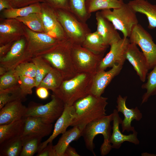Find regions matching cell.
<instances>
[{
    "instance_id": "1",
    "label": "cell",
    "mask_w": 156,
    "mask_h": 156,
    "mask_svg": "<svg viewBox=\"0 0 156 156\" xmlns=\"http://www.w3.org/2000/svg\"><path fill=\"white\" fill-rule=\"evenodd\" d=\"M107 99L90 94L77 101L73 105L75 112L70 126H77L83 130L88 123L106 116Z\"/></svg>"
},
{
    "instance_id": "2",
    "label": "cell",
    "mask_w": 156,
    "mask_h": 156,
    "mask_svg": "<svg viewBox=\"0 0 156 156\" xmlns=\"http://www.w3.org/2000/svg\"><path fill=\"white\" fill-rule=\"evenodd\" d=\"M73 44L68 38L61 40L48 50L38 56L57 70L64 80L71 79L77 74L72 57Z\"/></svg>"
},
{
    "instance_id": "3",
    "label": "cell",
    "mask_w": 156,
    "mask_h": 156,
    "mask_svg": "<svg viewBox=\"0 0 156 156\" xmlns=\"http://www.w3.org/2000/svg\"><path fill=\"white\" fill-rule=\"evenodd\" d=\"M93 75L88 73H78L71 79L64 80L53 93L65 104L73 105L78 100L90 94Z\"/></svg>"
},
{
    "instance_id": "4",
    "label": "cell",
    "mask_w": 156,
    "mask_h": 156,
    "mask_svg": "<svg viewBox=\"0 0 156 156\" xmlns=\"http://www.w3.org/2000/svg\"><path fill=\"white\" fill-rule=\"evenodd\" d=\"M113 119L112 113L101 118L90 122L83 129L81 136L83 138L86 146L94 155H96L94 151L95 146L93 141L97 135L102 134L103 137V142L100 149L101 155H106L112 148L110 139L112 129L111 122Z\"/></svg>"
},
{
    "instance_id": "5",
    "label": "cell",
    "mask_w": 156,
    "mask_h": 156,
    "mask_svg": "<svg viewBox=\"0 0 156 156\" xmlns=\"http://www.w3.org/2000/svg\"><path fill=\"white\" fill-rule=\"evenodd\" d=\"M102 16L111 22L115 29L120 31L123 37H129L134 27L138 24L136 12L127 3L119 8L101 10Z\"/></svg>"
},
{
    "instance_id": "6",
    "label": "cell",
    "mask_w": 156,
    "mask_h": 156,
    "mask_svg": "<svg viewBox=\"0 0 156 156\" xmlns=\"http://www.w3.org/2000/svg\"><path fill=\"white\" fill-rule=\"evenodd\" d=\"M58 21L67 38L73 44H81L91 31L86 23L79 20L69 10L55 9Z\"/></svg>"
},
{
    "instance_id": "7",
    "label": "cell",
    "mask_w": 156,
    "mask_h": 156,
    "mask_svg": "<svg viewBox=\"0 0 156 156\" xmlns=\"http://www.w3.org/2000/svg\"><path fill=\"white\" fill-rule=\"evenodd\" d=\"M104 54H96L81 44H73L72 57L77 73H88L94 75L97 72Z\"/></svg>"
},
{
    "instance_id": "8",
    "label": "cell",
    "mask_w": 156,
    "mask_h": 156,
    "mask_svg": "<svg viewBox=\"0 0 156 156\" xmlns=\"http://www.w3.org/2000/svg\"><path fill=\"white\" fill-rule=\"evenodd\" d=\"M51 98V100L44 105L31 102L27 107L25 117H39L49 123H53L62 114L65 104L53 93Z\"/></svg>"
},
{
    "instance_id": "9",
    "label": "cell",
    "mask_w": 156,
    "mask_h": 156,
    "mask_svg": "<svg viewBox=\"0 0 156 156\" xmlns=\"http://www.w3.org/2000/svg\"><path fill=\"white\" fill-rule=\"evenodd\" d=\"M129 40L141 48L147 61L149 69L156 66V44L150 34L139 23L133 28Z\"/></svg>"
},
{
    "instance_id": "10",
    "label": "cell",
    "mask_w": 156,
    "mask_h": 156,
    "mask_svg": "<svg viewBox=\"0 0 156 156\" xmlns=\"http://www.w3.org/2000/svg\"><path fill=\"white\" fill-rule=\"evenodd\" d=\"M25 28L26 50L33 57L43 53L61 40L45 33L35 32L25 25Z\"/></svg>"
},
{
    "instance_id": "11",
    "label": "cell",
    "mask_w": 156,
    "mask_h": 156,
    "mask_svg": "<svg viewBox=\"0 0 156 156\" xmlns=\"http://www.w3.org/2000/svg\"><path fill=\"white\" fill-rule=\"evenodd\" d=\"M26 43L25 36L14 42L7 53L0 57V65L8 71L22 63L31 61L33 57L26 50Z\"/></svg>"
},
{
    "instance_id": "12",
    "label": "cell",
    "mask_w": 156,
    "mask_h": 156,
    "mask_svg": "<svg viewBox=\"0 0 156 156\" xmlns=\"http://www.w3.org/2000/svg\"><path fill=\"white\" fill-rule=\"evenodd\" d=\"M40 4L45 33L59 40L67 38L58 20L55 9L44 2L40 3Z\"/></svg>"
},
{
    "instance_id": "13",
    "label": "cell",
    "mask_w": 156,
    "mask_h": 156,
    "mask_svg": "<svg viewBox=\"0 0 156 156\" xmlns=\"http://www.w3.org/2000/svg\"><path fill=\"white\" fill-rule=\"evenodd\" d=\"M130 43L128 38H121L110 45L109 52L103 57L97 71L105 70L115 64L123 65L126 60V53Z\"/></svg>"
},
{
    "instance_id": "14",
    "label": "cell",
    "mask_w": 156,
    "mask_h": 156,
    "mask_svg": "<svg viewBox=\"0 0 156 156\" xmlns=\"http://www.w3.org/2000/svg\"><path fill=\"white\" fill-rule=\"evenodd\" d=\"M25 25L15 18H0V45L14 42L24 36Z\"/></svg>"
},
{
    "instance_id": "15",
    "label": "cell",
    "mask_w": 156,
    "mask_h": 156,
    "mask_svg": "<svg viewBox=\"0 0 156 156\" xmlns=\"http://www.w3.org/2000/svg\"><path fill=\"white\" fill-rule=\"evenodd\" d=\"M126 58L131 64L140 80L145 81L149 70L147 59L137 45L130 42L126 52Z\"/></svg>"
},
{
    "instance_id": "16",
    "label": "cell",
    "mask_w": 156,
    "mask_h": 156,
    "mask_svg": "<svg viewBox=\"0 0 156 156\" xmlns=\"http://www.w3.org/2000/svg\"><path fill=\"white\" fill-rule=\"evenodd\" d=\"M123 65L115 64L109 70L97 71L93 75L90 94L100 97L113 79L120 73Z\"/></svg>"
},
{
    "instance_id": "17",
    "label": "cell",
    "mask_w": 156,
    "mask_h": 156,
    "mask_svg": "<svg viewBox=\"0 0 156 156\" xmlns=\"http://www.w3.org/2000/svg\"><path fill=\"white\" fill-rule=\"evenodd\" d=\"M75 112V107L73 105L65 104L64 111L57 120L52 134L46 140L41 142L37 153L44 148L49 143L52 142L59 135L62 134L66 131L68 127L70 126Z\"/></svg>"
},
{
    "instance_id": "18",
    "label": "cell",
    "mask_w": 156,
    "mask_h": 156,
    "mask_svg": "<svg viewBox=\"0 0 156 156\" xmlns=\"http://www.w3.org/2000/svg\"><path fill=\"white\" fill-rule=\"evenodd\" d=\"M113 114V131L110 139L112 148L118 149L122 144L125 141L135 145L139 144L140 141L137 138V132L135 130L132 134L128 135L122 134L119 128V125L121 124L122 120L119 116L118 112L116 109H114Z\"/></svg>"
},
{
    "instance_id": "19",
    "label": "cell",
    "mask_w": 156,
    "mask_h": 156,
    "mask_svg": "<svg viewBox=\"0 0 156 156\" xmlns=\"http://www.w3.org/2000/svg\"><path fill=\"white\" fill-rule=\"evenodd\" d=\"M127 98V96L123 97L119 95L116 101V109L124 116L121 123L122 132L125 131L133 132L135 130L134 127L131 126V122L134 120L140 121L142 117V114L137 107L131 109L127 107L126 104Z\"/></svg>"
},
{
    "instance_id": "20",
    "label": "cell",
    "mask_w": 156,
    "mask_h": 156,
    "mask_svg": "<svg viewBox=\"0 0 156 156\" xmlns=\"http://www.w3.org/2000/svg\"><path fill=\"white\" fill-rule=\"evenodd\" d=\"M25 117L24 126L21 136L35 135L43 138L51 133L53 128L52 123H49L39 117Z\"/></svg>"
},
{
    "instance_id": "21",
    "label": "cell",
    "mask_w": 156,
    "mask_h": 156,
    "mask_svg": "<svg viewBox=\"0 0 156 156\" xmlns=\"http://www.w3.org/2000/svg\"><path fill=\"white\" fill-rule=\"evenodd\" d=\"M20 100L6 104L0 111V125L7 124L25 117L27 107Z\"/></svg>"
},
{
    "instance_id": "22",
    "label": "cell",
    "mask_w": 156,
    "mask_h": 156,
    "mask_svg": "<svg viewBox=\"0 0 156 156\" xmlns=\"http://www.w3.org/2000/svg\"><path fill=\"white\" fill-rule=\"evenodd\" d=\"M95 16L96 31L107 45L110 46L121 38L112 23L103 16L100 12L97 11Z\"/></svg>"
},
{
    "instance_id": "23",
    "label": "cell",
    "mask_w": 156,
    "mask_h": 156,
    "mask_svg": "<svg viewBox=\"0 0 156 156\" xmlns=\"http://www.w3.org/2000/svg\"><path fill=\"white\" fill-rule=\"evenodd\" d=\"M128 4L136 13L139 12L146 16L148 22L149 29L156 28V5L146 0H133L129 1Z\"/></svg>"
},
{
    "instance_id": "24",
    "label": "cell",
    "mask_w": 156,
    "mask_h": 156,
    "mask_svg": "<svg viewBox=\"0 0 156 156\" xmlns=\"http://www.w3.org/2000/svg\"><path fill=\"white\" fill-rule=\"evenodd\" d=\"M82 131L76 126L62 133L57 143L53 146L56 156H64L65 150L70 144L81 136Z\"/></svg>"
},
{
    "instance_id": "25",
    "label": "cell",
    "mask_w": 156,
    "mask_h": 156,
    "mask_svg": "<svg viewBox=\"0 0 156 156\" xmlns=\"http://www.w3.org/2000/svg\"><path fill=\"white\" fill-rule=\"evenodd\" d=\"M25 117L7 124L0 125V144L22 135Z\"/></svg>"
},
{
    "instance_id": "26",
    "label": "cell",
    "mask_w": 156,
    "mask_h": 156,
    "mask_svg": "<svg viewBox=\"0 0 156 156\" xmlns=\"http://www.w3.org/2000/svg\"><path fill=\"white\" fill-rule=\"evenodd\" d=\"M83 47L96 54H104L109 46L97 31L88 34L81 44Z\"/></svg>"
},
{
    "instance_id": "27",
    "label": "cell",
    "mask_w": 156,
    "mask_h": 156,
    "mask_svg": "<svg viewBox=\"0 0 156 156\" xmlns=\"http://www.w3.org/2000/svg\"><path fill=\"white\" fill-rule=\"evenodd\" d=\"M40 3H36L22 8L4 10L1 12L0 18H16L25 16L32 13H40Z\"/></svg>"
},
{
    "instance_id": "28",
    "label": "cell",
    "mask_w": 156,
    "mask_h": 156,
    "mask_svg": "<svg viewBox=\"0 0 156 156\" xmlns=\"http://www.w3.org/2000/svg\"><path fill=\"white\" fill-rule=\"evenodd\" d=\"M23 143L22 136L4 141L0 144V156H20Z\"/></svg>"
},
{
    "instance_id": "29",
    "label": "cell",
    "mask_w": 156,
    "mask_h": 156,
    "mask_svg": "<svg viewBox=\"0 0 156 156\" xmlns=\"http://www.w3.org/2000/svg\"><path fill=\"white\" fill-rule=\"evenodd\" d=\"M22 136L23 143L20 156H32L37 153L42 138L35 135Z\"/></svg>"
},
{
    "instance_id": "30",
    "label": "cell",
    "mask_w": 156,
    "mask_h": 156,
    "mask_svg": "<svg viewBox=\"0 0 156 156\" xmlns=\"http://www.w3.org/2000/svg\"><path fill=\"white\" fill-rule=\"evenodd\" d=\"M64 80L60 72L53 67L42 80L38 87H44L54 92L59 88Z\"/></svg>"
},
{
    "instance_id": "31",
    "label": "cell",
    "mask_w": 156,
    "mask_h": 156,
    "mask_svg": "<svg viewBox=\"0 0 156 156\" xmlns=\"http://www.w3.org/2000/svg\"><path fill=\"white\" fill-rule=\"evenodd\" d=\"M123 2V0H88L86 7L89 12L92 13L99 10L119 8Z\"/></svg>"
},
{
    "instance_id": "32",
    "label": "cell",
    "mask_w": 156,
    "mask_h": 156,
    "mask_svg": "<svg viewBox=\"0 0 156 156\" xmlns=\"http://www.w3.org/2000/svg\"><path fill=\"white\" fill-rule=\"evenodd\" d=\"M26 96L22 93L19 85L0 90V109L8 103L17 100L24 101Z\"/></svg>"
},
{
    "instance_id": "33",
    "label": "cell",
    "mask_w": 156,
    "mask_h": 156,
    "mask_svg": "<svg viewBox=\"0 0 156 156\" xmlns=\"http://www.w3.org/2000/svg\"><path fill=\"white\" fill-rule=\"evenodd\" d=\"M87 0H68L69 11L79 20L84 23H86L91 14L87 8Z\"/></svg>"
},
{
    "instance_id": "34",
    "label": "cell",
    "mask_w": 156,
    "mask_h": 156,
    "mask_svg": "<svg viewBox=\"0 0 156 156\" xmlns=\"http://www.w3.org/2000/svg\"><path fill=\"white\" fill-rule=\"evenodd\" d=\"M15 19L35 32L45 33L40 13H32Z\"/></svg>"
},
{
    "instance_id": "35",
    "label": "cell",
    "mask_w": 156,
    "mask_h": 156,
    "mask_svg": "<svg viewBox=\"0 0 156 156\" xmlns=\"http://www.w3.org/2000/svg\"><path fill=\"white\" fill-rule=\"evenodd\" d=\"M31 61L34 63L36 67V73L35 78L36 82V87L37 88L53 67L46 60L40 56L33 57Z\"/></svg>"
},
{
    "instance_id": "36",
    "label": "cell",
    "mask_w": 156,
    "mask_h": 156,
    "mask_svg": "<svg viewBox=\"0 0 156 156\" xmlns=\"http://www.w3.org/2000/svg\"><path fill=\"white\" fill-rule=\"evenodd\" d=\"M152 69L147 74L146 82L141 87L142 89L146 90L142 97L141 104L146 102L151 96L156 94V66Z\"/></svg>"
},
{
    "instance_id": "37",
    "label": "cell",
    "mask_w": 156,
    "mask_h": 156,
    "mask_svg": "<svg viewBox=\"0 0 156 156\" xmlns=\"http://www.w3.org/2000/svg\"><path fill=\"white\" fill-rule=\"evenodd\" d=\"M20 77L15 73L14 69L8 71L0 77V90L19 85Z\"/></svg>"
},
{
    "instance_id": "38",
    "label": "cell",
    "mask_w": 156,
    "mask_h": 156,
    "mask_svg": "<svg viewBox=\"0 0 156 156\" xmlns=\"http://www.w3.org/2000/svg\"><path fill=\"white\" fill-rule=\"evenodd\" d=\"M14 70L16 74L19 77H35L36 67L35 64L31 61L22 63L18 65Z\"/></svg>"
},
{
    "instance_id": "39",
    "label": "cell",
    "mask_w": 156,
    "mask_h": 156,
    "mask_svg": "<svg viewBox=\"0 0 156 156\" xmlns=\"http://www.w3.org/2000/svg\"><path fill=\"white\" fill-rule=\"evenodd\" d=\"M19 77V87L22 93L25 96L31 94L33 88L36 87L35 78L26 76Z\"/></svg>"
},
{
    "instance_id": "40",
    "label": "cell",
    "mask_w": 156,
    "mask_h": 156,
    "mask_svg": "<svg viewBox=\"0 0 156 156\" xmlns=\"http://www.w3.org/2000/svg\"><path fill=\"white\" fill-rule=\"evenodd\" d=\"M55 9H60L69 10L68 0H42Z\"/></svg>"
},
{
    "instance_id": "41",
    "label": "cell",
    "mask_w": 156,
    "mask_h": 156,
    "mask_svg": "<svg viewBox=\"0 0 156 156\" xmlns=\"http://www.w3.org/2000/svg\"><path fill=\"white\" fill-rule=\"evenodd\" d=\"M12 8H18L43 2L42 0H12Z\"/></svg>"
},
{
    "instance_id": "42",
    "label": "cell",
    "mask_w": 156,
    "mask_h": 156,
    "mask_svg": "<svg viewBox=\"0 0 156 156\" xmlns=\"http://www.w3.org/2000/svg\"><path fill=\"white\" fill-rule=\"evenodd\" d=\"M37 156H56L52 142L49 143L40 151L37 153Z\"/></svg>"
},
{
    "instance_id": "43",
    "label": "cell",
    "mask_w": 156,
    "mask_h": 156,
    "mask_svg": "<svg viewBox=\"0 0 156 156\" xmlns=\"http://www.w3.org/2000/svg\"><path fill=\"white\" fill-rule=\"evenodd\" d=\"M36 88V93L39 98L45 99L48 97L49 93L48 89L42 87H38Z\"/></svg>"
},
{
    "instance_id": "44",
    "label": "cell",
    "mask_w": 156,
    "mask_h": 156,
    "mask_svg": "<svg viewBox=\"0 0 156 156\" xmlns=\"http://www.w3.org/2000/svg\"><path fill=\"white\" fill-rule=\"evenodd\" d=\"M14 42H10L0 45V57L7 53L11 49Z\"/></svg>"
},
{
    "instance_id": "45",
    "label": "cell",
    "mask_w": 156,
    "mask_h": 156,
    "mask_svg": "<svg viewBox=\"0 0 156 156\" xmlns=\"http://www.w3.org/2000/svg\"><path fill=\"white\" fill-rule=\"evenodd\" d=\"M12 8V0H0V12Z\"/></svg>"
},
{
    "instance_id": "46",
    "label": "cell",
    "mask_w": 156,
    "mask_h": 156,
    "mask_svg": "<svg viewBox=\"0 0 156 156\" xmlns=\"http://www.w3.org/2000/svg\"><path fill=\"white\" fill-rule=\"evenodd\" d=\"M75 149L70 145L67 147L65 152L64 156H80Z\"/></svg>"
},
{
    "instance_id": "47",
    "label": "cell",
    "mask_w": 156,
    "mask_h": 156,
    "mask_svg": "<svg viewBox=\"0 0 156 156\" xmlns=\"http://www.w3.org/2000/svg\"><path fill=\"white\" fill-rule=\"evenodd\" d=\"M7 71L5 68L0 65V76L3 75Z\"/></svg>"
}]
</instances>
